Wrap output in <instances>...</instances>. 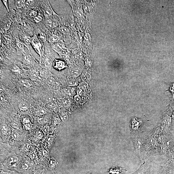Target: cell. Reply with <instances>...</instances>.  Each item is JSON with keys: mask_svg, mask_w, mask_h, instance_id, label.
Here are the masks:
<instances>
[{"mask_svg": "<svg viewBox=\"0 0 174 174\" xmlns=\"http://www.w3.org/2000/svg\"><path fill=\"white\" fill-rule=\"evenodd\" d=\"M42 100L44 103L46 104L53 101V98L51 95L47 94L43 97Z\"/></svg>", "mask_w": 174, "mask_h": 174, "instance_id": "15", "label": "cell"}, {"mask_svg": "<svg viewBox=\"0 0 174 174\" xmlns=\"http://www.w3.org/2000/svg\"><path fill=\"white\" fill-rule=\"evenodd\" d=\"M49 126L46 125L44 126V127L43 128V131L44 133H45L46 134H48L49 132Z\"/></svg>", "mask_w": 174, "mask_h": 174, "instance_id": "27", "label": "cell"}, {"mask_svg": "<svg viewBox=\"0 0 174 174\" xmlns=\"http://www.w3.org/2000/svg\"><path fill=\"white\" fill-rule=\"evenodd\" d=\"M45 52L42 59L40 60L39 64L43 68L50 71L55 58L53 56V49L51 47L50 44L48 43L45 44Z\"/></svg>", "mask_w": 174, "mask_h": 174, "instance_id": "1", "label": "cell"}, {"mask_svg": "<svg viewBox=\"0 0 174 174\" xmlns=\"http://www.w3.org/2000/svg\"><path fill=\"white\" fill-rule=\"evenodd\" d=\"M31 174H44L43 172L39 171L38 170H35Z\"/></svg>", "mask_w": 174, "mask_h": 174, "instance_id": "37", "label": "cell"}, {"mask_svg": "<svg viewBox=\"0 0 174 174\" xmlns=\"http://www.w3.org/2000/svg\"><path fill=\"white\" fill-rule=\"evenodd\" d=\"M55 166V161L52 159L50 160L49 162V166L51 168H53Z\"/></svg>", "mask_w": 174, "mask_h": 174, "instance_id": "25", "label": "cell"}, {"mask_svg": "<svg viewBox=\"0 0 174 174\" xmlns=\"http://www.w3.org/2000/svg\"><path fill=\"white\" fill-rule=\"evenodd\" d=\"M58 20H55L46 19H45L42 23L47 29H52L57 27L58 25Z\"/></svg>", "mask_w": 174, "mask_h": 174, "instance_id": "8", "label": "cell"}, {"mask_svg": "<svg viewBox=\"0 0 174 174\" xmlns=\"http://www.w3.org/2000/svg\"><path fill=\"white\" fill-rule=\"evenodd\" d=\"M36 135L38 138L41 139L42 138V132L39 130L36 131Z\"/></svg>", "mask_w": 174, "mask_h": 174, "instance_id": "31", "label": "cell"}, {"mask_svg": "<svg viewBox=\"0 0 174 174\" xmlns=\"http://www.w3.org/2000/svg\"><path fill=\"white\" fill-rule=\"evenodd\" d=\"M53 63V66L54 68L60 71L67 67L66 63L64 61H61V60L55 58Z\"/></svg>", "mask_w": 174, "mask_h": 174, "instance_id": "9", "label": "cell"}, {"mask_svg": "<svg viewBox=\"0 0 174 174\" xmlns=\"http://www.w3.org/2000/svg\"><path fill=\"white\" fill-rule=\"evenodd\" d=\"M13 137L14 138V139L15 140H17L18 138V133L14 131L12 133Z\"/></svg>", "mask_w": 174, "mask_h": 174, "instance_id": "29", "label": "cell"}, {"mask_svg": "<svg viewBox=\"0 0 174 174\" xmlns=\"http://www.w3.org/2000/svg\"><path fill=\"white\" fill-rule=\"evenodd\" d=\"M29 144L28 143L25 144L24 147V150L26 151H27L29 150Z\"/></svg>", "mask_w": 174, "mask_h": 174, "instance_id": "34", "label": "cell"}, {"mask_svg": "<svg viewBox=\"0 0 174 174\" xmlns=\"http://www.w3.org/2000/svg\"><path fill=\"white\" fill-rule=\"evenodd\" d=\"M30 163L28 160H25L21 166V169L24 170H27L29 168Z\"/></svg>", "mask_w": 174, "mask_h": 174, "instance_id": "20", "label": "cell"}, {"mask_svg": "<svg viewBox=\"0 0 174 174\" xmlns=\"http://www.w3.org/2000/svg\"><path fill=\"white\" fill-rule=\"evenodd\" d=\"M30 156L32 159H34L35 157V151H31L30 154Z\"/></svg>", "mask_w": 174, "mask_h": 174, "instance_id": "33", "label": "cell"}, {"mask_svg": "<svg viewBox=\"0 0 174 174\" xmlns=\"http://www.w3.org/2000/svg\"><path fill=\"white\" fill-rule=\"evenodd\" d=\"M20 84L25 88H28L30 87L31 85V82L30 81L25 80V79H22L20 81Z\"/></svg>", "mask_w": 174, "mask_h": 174, "instance_id": "14", "label": "cell"}, {"mask_svg": "<svg viewBox=\"0 0 174 174\" xmlns=\"http://www.w3.org/2000/svg\"><path fill=\"white\" fill-rule=\"evenodd\" d=\"M39 74L41 77L44 78H49L51 75L50 71L44 68L40 71Z\"/></svg>", "mask_w": 174, "mask_h": 174, "instance_id": "13", "label": "cell"}, {"mask_svg": "<svg viewBox=\"0 0 174 174\" xmlns=\"http://www.w3.org/2000/svg\"><path fill=\"white\" fill-rule=\"evenodd\" d=\"M14 21L18 24H21L23 20L21 18L19 17H15L14 18Z\"/></svg>", "mask_w": 174, "mask_h": 174, "instance_id": "26", "label": "cell"}, {"mask_svg": "<svg viewBox=\"0 0 174 174\" xmlns=\"http://www.w3.org/2000/svg\"><path fill=\"white\" fill-rule=\"evenodd\" d=\"M26 1H15V8L18 11H20L21 9H23L26 2Z\"/></svg>", "mask_w": 174, "mask_h": 174, "instance_id": "12", "label": "cell"}, {"mask_svg": "<svg viewBox=\"0 0 174 174\" xmlns=\"http://www.w3.org/2000/svg\"><path fill=\"white\" fill-rule=\"evenodd\" d=\"M1 100L2 101H4V96L1 95Z\"/></svg>", "mask_w": 174, "mask_h": 174, "instance_id": "39", "label": "cell"}, {"mask_svg": "<svg viewBox=\"0 0 174 174\" xmlns=\"http://www.w3.org/2000/svg\"><path fill=\"white\" fill-rule=\"evenodd\" d=\"M46 110L43 107H40L37 110L36 112V115L39 116H42L46 113Z\"/></svg>", "mask_w": 174, "mask_h": 174, "instance_id": "17", "label": "cell"}, {"mask_svg": "<svg viewBox=\"0 0 174 174\" xmlns=\"http://www.w3.org/2000/svg\"><path fill=\"white\" fill-rule=\"evenodd\" d=\"M167 84L168 86V91L172 94L173 99H174V82H167Z\"/></svg>", "mask_w": 174, "mask_h": 174, "instance_id": "18", "label": "cell"}, {"mask_svg": "<svg viewBox=\"0 0 174 174\" xmlns=\"http://www.w3.org/2000/svg\"><path fill=\"white\" fill-rule=\"evenodd\" d=\"M23 122L24 124H30V120L27 118H26L23 119Z\"/></svg>", "mask_w": 174, "mask_h": 174, "instance_id": "35", "label": "cell"}, {"mask_svg": "<svg viewBox=\"0 0 174 174\" xmlns=\"http://www.w3.org/2000/svg\"><path fill=\"white\" fill-rule=\"evenodd\" d=\"M31 45L34 49L39 56L40 60L42 59L45 52V44L41 42L36 35H35L31 37Z\"/></svg>", "mask_w": 174, "mask_h": 174, "instance_id": "3", "label": "cell"}, {"mask_svg": "<svg viewBox=\"0 0 174 174\" xmlns=\"http://www.w3.org/2000/svg\"><path fill=\"white\" fill-rule=\"evenodd\" d=\"M15 42L16 48L17 50L18 54L19 56L26 53L24 49L25 45L22 41L19 39L18 34L17 37H15Z\"/></svg>", "mask_w": 174, "mask_h": 174, "instance_id": "6", "label": "cell"}, {"mask_svg": "<svg viewBox=\"0 0 174 174\" xmlns=\"http://www.w3.org/2000/svg\"><path fill=\"white\" fill-rule=\"evenodd\" d=\"M20 25L22 30L24 31L25 32L29 34L32 37L34 35L35 33L36 27H33L29 22H27L26 20H23Z\"/></svg>", "mask_w": 174, "mask_h": 174, "instance_id": "5", "label": "cell"}, {"mask_svg": "<svg viewBox=\"0 0 174 174\" xmlns=\"http://www.w3.org/2000/svg\"><path fill=\"white\" fill-rule=\"evenodd\" d=\"M1 130L2 133L4 134H6L7 133L8 129L7 125L3 124L1 125Z\"/></svg>", "mask_w": 174, "mask_h": 174, "instance_id": "21", "label": "cell"}, {"mask_svg": "<svg viewBox=\"0 0 174 174\" xmlns=\"http://www.w3.org/2000/svg\"><path fill=\"white\" fill-rule=\"evenodd\" d=\"M28 108V104L24 102H21L19 105V108L20 110L23 111L27 110Z\"/></svg>", "mask_w": 174, "mask_h": 174, "instance_id": "19", "label": "cell"}, {"mask_svg": "<svg viewBox=\"0 0 174 174\" xmlns=\"http://www.w3.org/2000/svg\"><path fill=\"white\" fill-rule=\"evenodd\" d=\"M30 124H24L25 128L27 130H29L31 128V125Z\"/></svg>", "mask_w": 174, "mask_h": 174, "instance_id": "36", "label": "cell"}, {"mask_svg": "<svg viewBox=\"0 0 174 174\" xmlns=\"http://www.w3.org/2000/svg\"><path fill=\"white\" fill-rule=\"evenodd\" d=\"M18 34L19 39L24 43L25 46L27 47L28 51L31 54L30 49V45L31 42V37L23 30L18 31Z\"/></svg>", "mask_w": 174, "mask_h": 174, "instance_id": "4", "label": "cell"}, {"mask_svg": "<svg viewBox=\"0 0 174 174\" xmlns=\"http://www.w3.org/2000/svg\"><path fill=\"white\" fill-rule=\"evenodd\" d=\"M18 160V158L16 156H13L9 158L8 162L9 165L12 167L16 166Z\"/></svg>", "mask_w": 174, "mask_h": 174, "instance_id": "11", "label": "cell"}, {"mask_svg": "<svg viewBox=\"0 0 174 174\" xmlns=\"http://www.w3.org/2000/svg\"><path fill=\"white\" fill-rule=\"evenodd\" d=\"M64 91L65 93L68 95L72 93V90L70 87H68L66 88Z\"/></svg>", "mask_w": 174, "mask_h": 174, "instance_id": "30", "label": "cell"}, {"mask_svg": "<svg viewBox=\"0 0 174 174\" xmlns=\"http://www.w3.org/2000/svg\"><path fill=\"white\" fill-rule=\"evenodd\" d=\"M57 106V104L54 101H52L51 102L46 104V106L50 108H55Z\"/></svg>", "mask_w": 174, "mask_h": 174, "instance_id": "22", "label": "cell"}, {"mask_svg": "<svg viewBox=\"0 0 174 174\" xmlns=\"http://www.w3.org/2000/svg\"><path fill=\"white\" fill-rule=\"evenodd\" d=\"M46 19L55 20H58L59 18L53 10L49 1H37Z\"/></svg>", "mask_w": 174, "mask_h": 174, "instance_id": "2", "label": "cell"}, {"mask_svg": "<svg viewBox=\"0 0 174 174\" xmlns=\"http://www.w3.org/2000/svg\"><path fill=\"white\" fill-rule=\"evenodd\" d=\"M37 122H38L39 124H43L44 122V119L43 117L42 116H40L38 118L37 120Z\"/></svg>", "mask_w": 174, "mask_h": 174, "instance_id": "28", "label": "cell"}, {"mask_svg": "<svg viewBox=\"0 0 174 174\" xmlns=\"http://www.w3.org/2000/svg\"><path fill=\"white\" fill-rule=\"evenodd\" d=\"M3 3V4L5 5V7L6 9H7V11L8 12H10V9L9 7V5L8 4L9 1L7 0H3L1 1Z\"/></svg>", "mask_w": 174, "mask_h": 174, "instance_id": "24", "label": "cell"}, {"mask_svg": "<svg viewBox=\"0 0 174 174\" xmlns=\"http://www.w3.org/2000/svg\"><path fill=\"white\" fill-rule=\"evenodd\" d=\"M42 154L44 156H46L47 155V154H48V153H47V152L46 150H43L42 151Z\"/></svg>", "mask_w": 174, "mask_h": 174, "instance_id": "38", "label": "cell"}, {"mask_svg": "<svg viewBox=\"0 0 174 174\" xmlns=\"http://www.w3.org/2000/svg\"><path fill=\"white\" fill-rule=\"evenodd\" d=\"M11 124L13 127V128L18 129L19 128V126L16 122L14 121L11 123Z\"/></svg>", "mask_w": 174, "mask_h": 174, "instance_id": "32", "label": "cell"}, {"mask_svg": "<svg viewBox=\"0 0 174 174\" xmlns=\"http://www.w3.org/2000/svg\"><path fill=\"white\" fill-rule=\"evenodd\" d=\"M59 39V37L57 35L51 33L47 37V42L50 44L58 42Z\"/></svg>", "mask_w": 174, "mask_h": 174, "instance_id": "10", "label": "cell"}, {"mask_svg": "<svg viewBox=\"0 0 174 174\" xmlns=\"http://www.w3.org/2000/svg\"><path fill=\"white\" fill-rule=\"evenodd\" d=\"M41 10L38 9L36 7H31L28 9L27 11V18L31 20L33 18L36 17L39 14V12L42 11Z\"/></svg>", "mask_w": 174, "mask_h": 174, "instance_id": "7", "label": "cell"}, {"mask_svg": "<svg viewBox=\"0 0 174 174\" xmlns=\"http://www.w3.org/2000/svg\"><path fill=\"white\" fill-rule=\"evenodd\" d=\"M142 123L141 121H140L139 120H136L135 118H134L133 119L132 121V127L133 128H134V129H137L139 128V126Z\"/></svg>", "mask_w": 174, "mask_h": 174, "instance_id": "16", "label": "cell"}, {"mask_svg": "<svg viewBox=\"0 0 174 174\" xmlns=\"http://www.w3.org/2000/svg\"><path fill=\"white\" fill-rule=\"evenodd\" d=\"M11 71L13 72L20 73V72L21 69L18 66L16 65H14L12 66Z\"/></svg>", "mask_w": 174, "mask_h": 174, "instance_id": "23", "label": "cell"}]
</instances>
